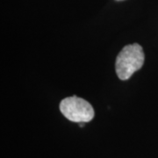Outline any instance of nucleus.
<instances>
[{
	"mask_svg": "<svg viewBox=\"0 0 158 158\" xmlns=\"http://www.w3.org/2000/svg\"><path fill=\"white\" fill-rule=\"evenodd\" d=\"M144 52L139 44H131L125 47L116 59L115 69L118 78L127 80L139 70L144 63Z\"/></svg>",
	"mask_w": 158,
	"mask_h": 158,
	"instance_id": "1",
	"label": "nucleus"
},
{
	"mask_svg": "<svg viewBox=\"0 0 158 158\" xmlns=\"http://www.w3.org/2000/svg\"><path fill=\"white\" fill-rule=\"evenodd\" d=\"M60 110L65 118L77 123L89 122L94 117L90 103L76 96L64 98L60 104Z\"/></svg>",
	"mask_w": 158,
	"mask_h": 158,
	"instance_id": "2",
	"label": "nucleus"
},
{
	"mask_svg": "<svg viewBox=\"0 0 158 158\" xmlns=\"http://www.w3.org/2000/svg\"><path fill=\"white\" fill-rule=\"evenodd\" d=\"M85 122H80V123H78L80 127H85Z\"/></svg>",
	"mask_w": 158,
	"mask_h": 158,
	"instance_id": "3",
	"label": "nucleus"
}]
</instances>
